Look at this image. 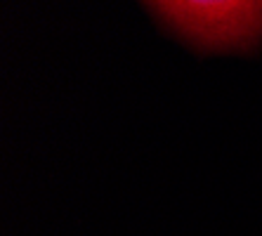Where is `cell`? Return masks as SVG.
Returning a JSON list of instances; mask_svg holds the SVG:
<instances>
[{"mask_svg": "<svg viewBox=\"0 0 262 236\" xmlns=\"http://www.w3.org/2000/svg\"><path fill=\"white\" fill-rule=\"evenodd\" d=\"M201 52H246L262 40V0H142Z\"/></svg>", "mask_w": 262, "mask_h": 236, "instance_id": "6da1fadb", "label": "cell"}]
</instances>
